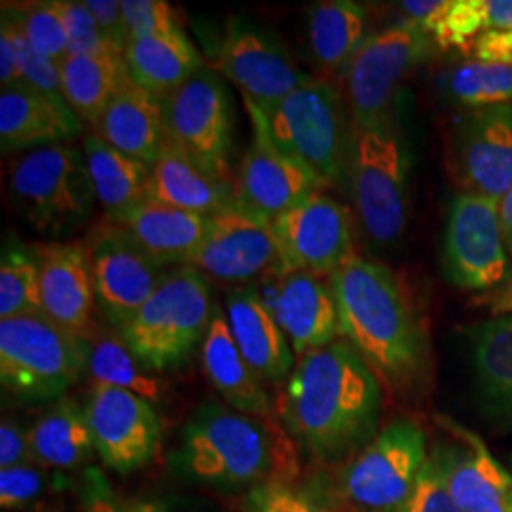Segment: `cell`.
I'll return each instance as SVG.
<instances>
[{
    "label": "cell",
    "instance_id": "cell-34",
    "mask_svg": "<svg viewBox=\"0 0 512 512\" xmlns=\"http://www.w3.org/2000/svg\"><path fill=\"white\" fill-rule=\"evenodd\" d=\"M478 387L495 412L512 416V313L469 330Z\"/></svg>",
    "mask_w": 512,
    "mask_h": 512
},
{
    "label": "cell",
    "instance_id": "cell-52",
    "mask_svg": "<svg viewBox=\"0 0 512 512\" xmlns=\"http://www.w3.org/2000/svg\"><path fill=\"white\" fill-rule=\"evenodd\" d=\"M509 512H512V497H511V505H509Z\"/></svg>",
    "mask_w": 512,
    "mask_h": 512
},
{
    "label": "cell",
    "instance_id": "cell-2",
    "mask_svg": "<svg viewBox=\"0 0 512 512\" xmlns=\"http://www.w3.org/2000/svg\"><path fill=\"white\" fill-rule=\"evenodd\" d=\"M382 382L348 342H332L298 359L283 397V418L321 461H340L374 439Z\"/></svg>",
    "mask_w": 512,
    "mask_h": 512
},
{
    "label": "cell",
    "instance_id": "cell-41",
    "mask_svg": "<svg viewBox=\"0 0 512 512\" xmlns=\"http://www.w3.org/2000/svg\"><path fill=\"white\" fill-rule=\"evenodd\" d=\"M122 12L129 42L183 31L175 8L165 0H122Z\"/></svg>",
    "mask_w": 512,
    "mask_h": 512
},
{
    "label": "cell",
    "instance_id": "cell-43",
    "mask_svg": "<svg viewBox=\"0 0 512 512\" xmlns=\"http://www.w3.org/2000/svg\"><path fill=\"white\" fill-rule=\"evenodd\" d=\"M249 507L253 512H346L296 492L281 482H266L251 492Z\"/></svg>",
    "mask_w": 512,
    "mask_h": 512
},
{
    "label": "cell",
    "instance_id": "cell-13",
    "mask_svg": "<svg viewBox=\"0 0 512 512\" xmlns=\"http://www.w3.org/2000/svg\"><path fill=\"white\" fill-rule=\"evenodd\" d=\"M82 241L97 310L114 329L122 332L162 283V266L109 220L93 226Z\"/></svg>",
    "mask_w": 512,
    "mask_h": 512
},
{
    "label": "cell",
    "instance_id": "cell-51",
    "mask_svg": "<svg viewBox=\"0 0 512 512\" xmlns=\"http://www.w3.org/2000/svg\"><path fill=\"white\" fill-rule=\"evenodd\" d=\"M124 512H167L165 507H162L160 503H152V501H145V503H137V505H131L129 509Z\"/></svg>",
    "mask_w": 512,
    "mask_h": 512
},
{
    "label": "cell",
    "instance_id": "cell-23",
    "mask_svg": "<svg viewBox=\"0 0 512 512\" xmlns=\"http://www.w3.org/2000/svg\"><path fill=\"white\" fill-rule=\"evenodd\" d=\"M82 122L63 97L19 82L0 90L2 154L69 143Z\"/></svg>",
    "mask_w": 512,
    "mask_h": 512
},
{
    "label": "cell",
    "instance_id": "cell-36",
    "mask_svg": "<svg viewBox=\"0 0 512 512\" xmlns=\"http://www.w3.org/2000/svg\"><path fill=\"white\" fill-rule=\"evenodd\" d=\"M42 313L40 270L33 249L6 239L0 256V319Z\"/></svg>",
    "mask_w": 512,
    "mask_h": 512
},
{
    "label": "cell",
    "instance_id": "cell-1",
    "mask_svg": "<svg viewBox=\"0 0 512 512\" xmlns=\"http://www.w3.org/2000/svg\"><path fill=\"white\" fill-rule=\"evenodd\" d=\"M340 336L399 395H416L431 374V342L401 277L384 264L349 256L329 281Z\"/></svg>",
    "mask_w": 512,
    "mask_h": 512
},
{
    "label": "cell",
    "instance_id": "cell-8",
    "mask_svg": "<svg viewBox=\"0 0 512 512\" xmlns=\"http://www.w3.org/2000/svg\"><path fill=\"white\" fill-rule=\"evenodd\" d=\"M275 458L272 433L260 420L209 404L186 425L179 463L188 475L207 484L243 488L264 482Z\"/></svg>",
    "mask_w": 512,
    "mask_h": 512
},
{
    "label": "cell",
    "instance_id": "cell-10",
    "mask_svg": "<svg viewBox=\"0 0 512 512\" xmlns=\"http://www.w3.org/2000/svg\"><path fill=\"white\" fill-rule=\"evenodd\" d=\"M167 143L179 148L209 175L232 181V101L219 73L203 67L162 99Z\"/></svg>",
    "mask_w": 512,
    "mask_h": 512
},
{
    "label": "cell",
    "instance_id": "cell-28",
    "mask_svg": "<svg viewBox=\"0 0 512 512\" xmlns=\"http://www.w3.org/2000/svg\"><path fill=\"white\" fill-rule=\"evenodd\" d=\"M202 361L209 382L236 412L258 420L270 416L272 403L264 382L239 351L226 313L215 311L203 338Z\"/></svg>",
    "mask_w": 512,
    "mask_h": 512
},
{
    "label": "cell",
    "instance_id": "cell-27",
    "mask_svg": "<svg viewBox=\"0 0 512 512\" xmlns=\"http://www.w3.org/2000/svg\"><path fill=\"white\" fill-rule=\"evenodd\" d=\"M147 198L173 209L211 217L236 202V184L209 175L171 143L150 167Z\"/></svg>",
    "mask_w": 512,
    "mask_h": 512
},
{
    "label": "cell",
    "instance_id": "cell-4",
    "mask_svg": "<svg viewBox=\"0 0 512 512\" xmlns=\"http://www.w3.org/2000/svg\"><path fill=\"white\" fill-rule=\"evenodd\" d=\"M260 114L275 145L310 167L325 188L348 179L351 122L344 99L327 80L306 74L293 93Z\"/></svg>",
    "mask_w": 512,
    "mask_h": 512
},
{
    "label": "cell",
    "instance_id": "cell-29",
    "mask_svg": "<svg viewBox=\"0 0 512 512\" xmlns=\"http://www.w3.org/2000/svg\"><path fill=\"white\" fill-rule=\"evenodd\" d=\"M129 78L164 99L203 69L202 55L186 33L131 40L124 50Z\"/></svg>",
    "mask_w": 512,
    "mask_h": 512
},
{
    "label": "cell",
    "instance_id": "cell-25",
    "mask_svg": "<svg viewBox=\"0 0 512 512\" xmlns=\"http://www.w3.org/2000/svg\"><path fill=\"white\" fill-rule=\"evenodd\" d=\"M110 147L152 167L167 145L162 99L128 82L114 95L95 126Z\"/></svg>",
    "mask_w": 512,
    "mask_h": 512
},
{
    "label": "cell",
    "instance_id": "cell-44",
    "mask_svg": "<svg viewBox=\"0 0 512 512\" xmlns=\"http://www.w3.org/2000/svg\"><path fill=\"white\" fill-rule=\"evenodd\" d=\"M44 488V475L38 467L21 463L0 471V507L16 511L35 501Z\"/></svg>",
    "mask_w": 512,
    "mask_h": 512
},
{
    "label": "cell",
    "instance_id": "cell-5",
    "mask_svg": "<svg viewBox=\"0 0 512 512\" xmlns=\"http://www.w3.org/2000/svg\"><path fill=\"white\" fill-rule=\"evenodd\" d=\"M213 315L207 277L183 266L165 274L120 336L143 365L162 372L183 365L205 338Z\"/></svg>",
    "mask_w": 512,
    "mask_h": 512
},
{
    "label": "cell",
    "instance_id": "cell-30",
    "mask_svg": "<svg viewBox=\"0 0 512 512\" xmlns=\"http://www.w3.org/2000/svg\"><path fill=\"white\" fill-rule=\"evenodd\" d=\"M366 10L351 0H325L310 6L306 35L311 57L325 74H342L366 37Z\"/></svg>",
    "mask_w": 512,
    "mask_h": 512
},
{
    "label": "cell",
    "instance_id": "cell-19",
    "mask_svg": "<svg viewBox=\"0 0 512 512\" xmlns=\"http://www.w3.org/2000/svg\"><path fill=\"white\" fill-rule=\"evenodd\" d=\"M264 279L268 283L266 287L256 285L258 293L298 357L336 342L340 336L338 308L330 285L321 277L272 270Z\"/></svg>",
    "mask_w": 512,
    "mask_h": 512
},
{
    "label": "cell",
    "instance_id": "cell-22",
    "mask_svg": "<svg viewBox=\"0 0 512 512\" xmlns=\"http://www.w3.org/2000/svg\"><path fill=\"white\" fill-rule=\"evenodd\" d=\"M454 429L461 444L431 454L448 492L463 512H509L511 473L473 431L456 425Z\"/></svg>",
    "mask_w": 512,
    "mask_h": 512
},
{
    "label": "cell",
    "instance_id": "cell-14",
    "mask_svg": "<svg viewBox=\"0 0 512 512\" xmlns=\"http://www.w3.org/2000/svg\"><path fill=\"white\" fill-rule=\"evenodd\" d=\"M217 71L238 88L243 103L262 112L274 109L306 78L287 46L270 29L245 18L226 23Z\"/></svg>",
    "mask_w": 512,
    "mask_h": 512
},
{
    "label": "cell",
    "instance_id": "cell-24",
    "mask_svg": "<svg viewBox=\"0 0 512 512\" xmlns=\"http://www.w3.org/2000/svg\"><path fill=\"white\" fill-rule=\"evenodd\" d=\"M226 319L239 351L262 382H281L293 374V348L256 285H243L230 291L226 298Z\"/></svg>",
    "mask_w": 512,
    "mask_h": 512
},
{
    "label": "cell",
    "instance_id": "cell-35",
    "mask_svg": "<svg viewBox=\"0 0 512 512\" xmlns=\"http://www.w3.org/2000/svg\"><path fill=\"white\" fill-rule=\"evenodd\" d=\"M147 368L122 338L95 336L90 342L86 372L93 385L126 389L150 404L156 403L162 397V385L148 374Z\"/></svg>",
    "mask_w": 512,
    "mask_h": 512
},
{
    "label": "cell",
    "instance_id": "cell-40",
    "mask_svg": "<svg viewBox=\"0 0 512 512\" xmlns=\"http://www.w3.org/2000/svg\"><path fill=\"white\" fill-rule=\"evenodd\" d=\"M0 31L6 33L12 40L16 54H18L19 73L21 82L37 88L40 92L52 93L63 97V82H61V63H55L46 55L38 54L37 50L29 44V40L21 33L16 21L2 14ZM65 99V97H63Z\"/></svg>",
    "mask_w": 512,
    "mask_h": 512
},
{
    "label": "cell",
    "instance_id": "cell-16",
    "mask_svg": "<svg viewBox=\"0 0 512 512\" xmlns=\"http://www.w3.org/2000/svg\"><path fill=\"white\" fill-rule=\"evenodd\" d=\"M186 266L222 283H247L270 274L279 266L274 220L236 198L230 207L207 219L202 245Z\"/></svg>",
    "mask_w": 512,
    "mask_h": 512
},
{
    "label": "cell",
    "instance_id": "cell-37",
    "mask_svg": "<svg viewBox=\"0 0 512 512\" xmlns=\"http://www.w3.org/2000/svg\"><path fill=\"white\" fill-rule=\"evenodd\" d=\"M444 92L452 103L471 109L511 105L512 67L465 61L446 74Z\"/></svg>",
    "mask_w": 512,
    "mask_h": 512
},
{
    "label": "cell",
    "instance_id": "cell-46",
    "mask_svg": "<svg viewBox=\"0 0 512 512\" xmlns=\"http://www.w3.org/2000/svg\"><path fill=\"white\" fill-rule=\"evenodd\" d=\"M86 6L92 12L97 25L105 31V35L114 40L122 50H126L129 37L122 12V0H86Z\"/></svg>",
    "mask_w": 512,
    "mask_h": 512
},
{
    "label": "cell",
    "instance_id": "cell-45",
    "mask_svg": "<svg viewBox=\"0 0 512 512\" xmlns=\"http://www.w3.org/2000/svg\"><path fill=\"white\" fill-rule=\"evenodd\" d=\"M465 50L473 61L512 67V29H492L480 33Z\"/></svg>",
    "mask_w": 512,
    "mask_h": 512
},
{
    "label": "cell",
    "instance_id": "cell-48",
    "mask_svg": "<svg viewBox=\"0 0 512 512\" xmlns=\"http://www.w3.org/2000/svg\"><path fill=\"white\" fill-rule=\"evenodd\" d=\"M19 82H21V73H19L16 48L8 35L0 31V84L2 88H8Z\"/></svg>",
    "mask_w": 512,
    "mask_h": 512
},
{
    "label": "cell",
    "instance_id": "cell-50",
    "mask_svg": "<svg viewBox=\"0 0 512 512\" xmlns=\"http://www.w3.org/2000/svg\"><path fill=\"white\" fill-rule=\"evenodd\" d=\"M499 220H501V230H503L507 251L512 256V186L499 202Z\"/></svg>",
    "mask_w": 512,
    "mask_h": 512
},
{
    "label": "cell",
    "instance_id": "cell-33",
    "mask_svg": "<svg viewBox=\"0 0 512 512\" xmlns=\"http://www.w3.org/2000/svg\"><path fill=\"white\" fill-rule=\"evenodd\" d=\"M31 458L44 467L74 469L92 456V429L74 399H61L29 429Z\"/></svg>",
    "mask_w": 512,
    "mask_h": 512
},
{
    "label": "cell",
    "instance_id": "cell-7",
    "mask_svg": "<svg viewBox=\"0 0 512 512\" xmlns=\"http://www.w3.org/2000/svg\"><path fill=\"white\" fill-rule=\"evenodd\" d=\"M90 342L44 313L0 319V382L23 401H52L80 380Z\"/></svg>",
    "mask_w": 512,
    "mask_h": 512
},
{
    "label": "cell",
    "instance_id": "cell-26",
    "mask_svg": "<svg viewBox=\"0 0 512 512\" xmlns=\"http://www.w3.org/2000/svg\"><path fill=\"white\" fill-rule=\"evenodd\" d=\"M207 219L147 198L109 222L124 230L158 266H186L202 245Z\"/></svg>",
    "mask_w": 512,
    "mask_h": 512
},
{
    "label": "cell",
    "instance_id": "cell-47",
    "mask_svg": "<svg viewBox=\"0 0 512 512\" xmlns=\"http://www.w3.org/2000/svg\"><path fill=\"white\" fill-rule=\"evenodd\" d=\"M27 459H33L29 446V431L25 433L18 423L4 418L0 425V467L10 469L27 463Z\"/></svg>",
    "mask_w": 512,
    "mask_h": 512
},
{
    "label": "cell",
    "instance_id": "cell-6",
    "mask_svg": "<svg viewBox=\"0 0 512 512\" xmlns=\"http://www.w3.org/2000/svg\"><path fill=\"white\" fill-rule=\"evenodd\" d=\"M348 181L357 217L368 239L393 245L408 224V154L391 118L351 124Z\"/></svg>",
    "mask_w": 512,
    "mask_h": 512
},
{
    "label": "cell",
    "instance_id": "cell-9",
    "mask_svg": "<svg viewBox=\"0 0 512 512\" xmlns=\"http://www.w3.org/2000/svg\"><path fill=\"white\" fill-rule=\"evenodd\" d=\"M431 42L433 38L410 19L366 37L344 73L351 124L370 126L391 118L397 93L429 57Z\"/></svg>",
    "mask_w": 512,
    "mask_h": 512
},
{
    "label": "cell",
    "instance_id": "cell-31",
    "mask_svg": "<svg viewBox=\"0 0 512 512\" xmlns=\"http://www.w3.org/2000/svg\"><path fill=\"white\" fill-rule=\"evenodd\" d=\"M84 156L93 194L105 211V219H116L147 200L150 177L147 164L110 147L95 133L84 137Z\"/></svg>",
    "mask_w": 512,
    "mask_h": 512
},
{
    "label": "cell",
    "instance_id": "cell-17",
    "mask_svg": "<svg viewBox=\"0 0 512 512\" xmlns=\"http://www.w3.org/2000/svg\"><path fill=\"white\" fill-rule=\"evenodd\" d=\"M86 416L95 452L112 471L128 475L154 458L162 423L143 397L118 387L93 385Z\"/></svg>",
    "mask_w": 512,
    "mask_h": 512
},
{
    "label": "cell",
    "instance_id": "cell-32",
    "mask_svg": "<svg viewBox=\"0 0 512 512\" xmlns=\"http://www.w3.org/2000/svg\"><path fill=\"white\" fill-rule=\"evenodd\" d=\"M59 67L67 105L82 124L92 128L129 80L126 61L120 55H67Z\"/></svg>",
    "mask_w": 512,
    "mask_h": 512
},
{
    "label": "cell",
    "instance_id": "cell-42",
    "mask_svg": "<svg viewBox=\"0 0 512 512\" xmlns=\"http://www.w3.org/2000/svg\"><path fill=\"white\" fill-rule=\"evenodd\" d=\"M391 512H463L456 499L450 495L439 467L433 456H429L421 471L416 486L403 503Z\"/></svg>",
    "mask_w": 512,
    "mask_h": 512
},
{
    "label": "cell",
    "instance_id": "cell-11",
    "mask_svg": "<svg viewBox=\"0 0 512 512\" xmlns=\"http://www.w3.org/2000/svg\"><path fill=\"white\" fill-rule=\"evenodd\" d=\"M427 459L425 431L416 421L397 418L349 463L344 494L359 509L395 511L416 486Z\"/></svg>",
    "mask_w": 512,
    "mask_h": 512
},
{
    "label": "cell",
    "instance_id": "cell-12",
    "mask_svg": "<svg viewBox=\"0 0 512 512\" xmlns=\"http://www.w3.org/2000/svg\"><path fill=\"white\" fill-rule=\"evenodd\" d=\"M444 274L463 291L490 293L509 277V251L503 238L499 203L461 192L452 203L444 228Z\"/></svg>",
    "mask_w": 512,
    "mask_h": 512
},
{
    "label": "cell",
    "instance_id": "cell-18",
    "mask_svg": "<svg viewBox=\"0 0 512 512\" xmlns=\"http://www.w3.org/2000/svg\"><path fill=\"white\" fill-rule=\"evenodd\" d=\"M245 107L253 124V141L239 165L236 198L262 217L275 220L327 188L310 167L275 145L260 110L249 103Z\"/></svg>",
    "mask_w": 512,
    "mask_h": 512
},
{
    "label": "cell",
    "instance_id": "cell-20",
    "mask_svg": "<svg viewBox=\"0 0 512 512\" xmlns=\"http://www.w3.org/2000/svg\"><path fill=\"white\" fill-rule=\"evenodd\" d=\"M40 270L42 313L61 329L92 342L95 327V293L84 241H50L35 245Z\"/></svg>",
    "mask_w": 512,
    "mask_h": 512
},
{
    "label": "cell",
    "instance_id": "cell-3",
    "mask_svg": "<svg viewBox=\"0 0 512 512\" xmlns=\"http://www.w3.org/2000/svg\"><path fill=\"white\" fill-rule=\"evenodd\" d=\"M10 202L23 222L50 238L84 226L97 202L84 150L61 143L19 156L10 167Z\"/></svg>",
    "mask_w": 512,
    "mask_h": 512
},
{
    "label": "cell",
    "instance_id": "cell-39",
    "mask_svg": "<svg viewBox=\"0 0 512 512\" xmlns=\"http://www.w3.org/2000/svg\"><path fill=\"white\" fill-rule=\"evenodd\" d=\"M67 31V55H120L124 50L110 40L88 10L86 2L61 0Z\"/></svg>",
    "mask_w": 512,
    "mask_h": 512
},
{
    "label": "cell",
    "instance_id": "cell-49",
    "mask_svg": "<svg viewBox=\"0 0 512 512\" xmlns=\"http://www.w3.org/2000/svg\"><path fill=\"white\" fill-rule=\"evenodd\" d=\"M475 306L486 308L494 317L497 315H509L512 313V283L503 285L490 293L480 294L473 300Z\"/></svg>",
    "mask_w": 512,
    "mask_h": 512
},
{
    "label": "cell",
    "instance_id": "cell-38",
    "mask_svg": "<svg viewBox=\"0 0 512 512\" xmlns=\"http://www.w3.org/2000/svg\"><path fill=\"white\" fill-rule=\"evenodd\" d=\"M2 14L16 21L21 33L38 54L46 55L55 63H61L67 57V31L61 0L33 2L19 8L8 6L2 10Z\"/></svg>",
    "mask_w": 512,
    "mask_h": 512
},
{
    "label": "cell",
    "instance_id": "cell-15",
    "mask_svg": "<svg viewBox=\"0 0 512 512\" xmlns=\"http://www.w3.org/2000/svg\"><path fill=\"white\" fill-rule=\"evenodd\" d=\"M274 232L279 243L281 274L304 272L315 277L332 274L353 253V217L348 207L315 192L287 213L274 220Z\"/></svg>",
    "mask_w": 512,
    "mask_h": 512
},
{
    "label": "cell",
    "instance_id": "cell-21",
    "mask_svg": "<svg viewBox=\"0 0 512 512\" xmlns=\"http://www.w3.org/2000/svg\"><path fill=\"white\" fill-rule=\"evenodd\" d=\"M458 164L467 192L501 202L512 186V105L465 116L458 131Z\"/></svg>",
    "mask_w": 512,
    "mask_h": 512
}]
</instances>
